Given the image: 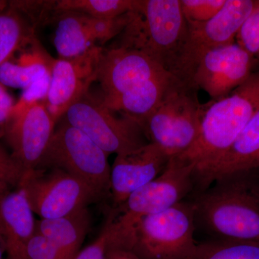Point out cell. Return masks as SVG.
<instances>
[{"mask_svg":"<svg viewBox=\"0 0 259 259\" xmlns=\"http://www.w3.org/2000/svg\"><path fill=\"white\" fill-rule=\"evenodd\" d=\"M8 5H9L8 2L0 0V13L5 11V9L8 8Z\"/></svg>","mask_w":259,"mask_h":259,"instance_id":"obj_33","label":"cell"},{"mask_svg":"<svg viewBox=\"0 0 259 259\" xmlns=\"http://www.w3.org/2000/svg\"><path fill=\"white\" fill-rule=\"evenodd\" d=\"M18 189L41 219L64 217L101 200L88 186L58 168H35L25 174Z\"/></svg>","mask_w":259,"mask_h":259,"instance_id":"obj_9","label":"cell"},{"mask_svg":"<svg viewBox=\"0 0 259 259\" xmlns=\"http://www.w3.org/2000/svg\"><path fill=\"white\" fill-rule=\"evenodd\" d=\"M258 0H226L214 18L203 23H188L187 37L177 64L176 76L192 83L196 68L209 51L236 42L240 28Z\"/></svg>","mask_w":259,"mask_h":259,"instance_id":"obj_10","label":"cell"},{"mask_svg":"<svg viewBox=\"0 0 259 259\" xmlns=\"http://www.w3.org/2000/svg\"><path fill=\"white\" fill-rule=\"evenodd\" d=\"M13 63L8 61L0 66V83L5 88L25 90L51 71L52 60L47 62L40 56L30 61Z\"/></svg>","mask_w":259,"mask_h":259,"instance_id":"obj_22","label":"cell"},{"mask_svg":"<svg viewBox=\"0 0 259 259\" xmlns=\"http://www.w3.org/2000/svg\"><path fill=\"white\" fill-rule=\"evenodd\" d=\"M194 233L193 207L185 199L163 212L141 218L125 249L141 259H192L197 246Z\"/></svg>","mask_w":259,"mask_h":259,"instance_id":"obj_6","label":"cell"},{"mask_svg":"<svg viewBox=\"0 0 259 259\" xmlns=\"http://www.w3.org/2000/svg\"><path fill=\"white\" fill-rule=\"evenodd\" d=\"M259 110V69L229 95L207 104L197 141L178 157L194 166L199 176L231 147Z\"/></svg>","mask_w":259,"mask_h":259,"instance_id":"obj_2","label":"cell"},{"mask_svg":"<svg viewBox=\"0 0 259 259\" xmlns=\"http://www.w3.org/2000/svg\"><path fill=\"white\" fill-rule=\"evenodd\" d=\"M108 247V233L104 227L98 238L91 244L80 250L73 259H105Z\"/></svg>","mask_w":259,"mask_h":259,"instance_id":"obj_30","label":"cell"},{"mask_svg":"<svg viewBox=\"0 0 259 259\" xmlns=\"http://www.w3.org/2000/svg\"><path fill=\"white\" fill-rule=\"evenodd\" d=\"M51 83V71L35 83L23 90L20 100L15 104L16 107H23L36 102H45Z\"/></svg>","mask_w":259,"mask_h":259,"instance_id":"obj_29","label":"cell"},{"mask_svg":"<svg viewBox=\"0 0 259 259\" xmlns=\"http://www.w3.org/2000/svg\"><path fill=\"white\" fill-rule=\"evenodd\" d=\"M23 177L21 168L0 144V197L12 187L18 189Z\"/></svg>","mask_w":259,"mask_h":259,"instance_id":"obj_27","label":"cell"},{"mask_svg":"<svg viewBox=\"0 0 259 259\" xmlns=\"http://www.w3.org/2000/svg\"><path fill=\"white\" fill-rule=\"evenodd\" d=\"M192 259H259V243L204 241L197 243Z\"/></svg>","mask_w":259,"mask_h":259,"instance_id":"obj_23","label":"cell"},{"mask_svg":"<svg viewBox=\"0 0 259 259\" xmlns=\"http://www.w3.org/2000/svg\"><path fill=\"white\" fill-rule=\"evenodd\" d=\"M226 0H180L184 16L188 23L208 21L221 11Z\"/></svg>","mask_w":259,"mask_h":259,"instance_id":"obj_25","label":"cell"},{"mask_svg":"<svg viewBox=\"0 0 259 259\" xmlns=\"http://www.w3.org/2000/svg\"><path fill=\"white\" fill-rule=\"evenodd\" d=\"M104 49L94 48L72 59H59L51 64V83L46 105L56 122L71 105L88 95L96 81Z\"/></svg>","mask_w":259,"mask_h":259,"instance_id":"obj_12","label":"cell"},{"mask_svg":"<svg viewBox=\"0 0 259 259\" xmlns=\"http://www.w3.org/2000/svg\"><path fill=\"white\" fill-rule=\"evenodd\" d=\"M57 122L46 102L23 107L15 105L5 124L4 136L12 149V156L25 174L35 169L54 135Z\"/></svg>","mask_w":259,"mask_h":259,"instance_id":"obj_11","label":"cell"},{"mask_svg":"<svg viewBox=\"0 0 259 259\" xmlns=\"http://www.w3.org/2000/svg\"><path fill=\"white\" fill-rule=\"evenodd\" d=\"M105 259H141L131 250L120 248H107Z\"/></svg>","mask_w":259,"mask_h":259,"instance_id":"obj_32","label":"cell"},{"mask_svg":"<svg viewBox=\"0 0 259 259\" xmlns=\"http://www.w3.org/2000/svg\"><path fill=\"white\" fill-rule=\"evenodd\" d=\"M187 31L180 0H138L119 47L144 53L176 76Z\"/></svg>","mask_w":259,"mask_h":259,"instance_id":"obj_3","label":"cell"},{"mask_svg":"<svg viewBox=\"0 0 259 259\" xmlns=\"http://www.w3.org/2000/svg\"><path fill=\"white\" fill-rule=\"evenodd\" d=\"M90 225L91 216L86 207L64 217L36 221L35 233L49 240L61 258L73 259L79 253Z\"/></svg>","mask_w":259,"mask_h":259,"instance_id":"obj_19","label":"cell"},{"mask_svg":"<svg viewBox=\"0 0 259 259\" xmlns=\"http://www.w3.org/2000/svg\"><path fill=\"white\" fill-rule=\"evenodd\" d=\"M195 187L194 165L178 156L171 158L161 175L110 211L105 225L108 248L125 249L131 232L141 218L163 212L185 200Z\"/></svg>","mask_w":259,"mask_h":259,"instance_id":"obj_4","label":"cell"},{"mask_svg":"<svg viewBox=\"0 0 259 259\" xmlns=\"http://www.w3.org/2000/svg\"><path fill=\"white\" fill-rule=\"evenodd\" d=\"M35 223L23 191L17 189L0 197V238L8 259H25L27 245L35 233Z\"/></svg>","mask_w":259,"mask_h":259,"instance_id":"obj_16","label":"cell"},{"mask_svg":"<svg viewBox=\"0 0 259 259\" xmlns=\"http://www.w3.org/2000/svg\"><path fill=\"white\" fill-rule=\"evenodd\" d=\"M197 92L193 83L179 80L145 123L149 143L157 145L171 158L188 151L198 138L207 105L199 102Z\"/></svg>","mask_w":259,"mask_h":259,"instance_id":"obj_5","label":"cell"},{"mask_svg":"<svg viewBox=\"0 0 259 259\" xmlns=\"http://www.w3.org/2000/svg\"><path fill=\"white\" fill-rule=\"evenodd\" d=\"M5 251L4 244H3V241H2L1 238H0V259H3V253Z\"/></svg>","mask_w":259,"mask_h":259,"instance_id":"obj_34","label":"cell"},{"mask_svg":"<svg viewBox=\"0 0 259 259\" xmlns=\"http://www.w3.org/2000/svg\"><path fill=\"white\" fill-rule=\"evenodd\" d=\"M56 15L54 45L59 59H72L99 47L89 30L86 15L75 12Z\"/></svg>","mask_w":259,"mask_h":259,"instance_id":"obj_20","label":"cell"},{"mask_svg":"<svg viewBox=\"0 0 259 259\" xmlns=\"http://www.w3.org/2000/svg\"><path fill=\"white\" fill-rule=\"evenodd\" d=\"M25 259H62L59 252L45 237L35 233L28 242Z\"/></svg>","mask_w":259,"mask_h":259,"instance_id":"obj_28","label":"cell"},{"mask_svg":"<svg viewBox=\"0 0 259 259\" xmlns=\"http://www.w3.org/2000/svg\"><path fill=\"white\" fill-rule=\"evenodd\" d=\"M259 169V110L223 156L197 179L194 192L205 190L220 177Z\"/></svg>","mask_w":259,"mask_h":259,"instance_id":"obj_17","label":"cell"},{"mask_svg":"<svg viewBox=\"0 0 259 259\" xmlns=\"http://www.w3.org/2000/svg\"><path fill=\"white\" fill-rule=\"evenodd\" d=\"M179 80L172 74L155 78L110 101L102 102L112 111L134 120L144 130L148 117L161 103L167 91Z\"/></svg>","mask_w":259,"mask_h":259,"instance_id":"obj_18","label":"cell"},{"mask_svg":"<svg viewBox=\"0 0 259 259\" xmlns=\"http://www.w3.org/2000/svg\"><path fill=\"white\" fill-rule=\"evenodd\" d=\"M107 157L87 135L64 118L35 168L62 170L88 186L102 200L110 198L111 168Z\"/></svg>","mask_w":259,"mask_h":259,"instance_id":"obj_7","label":"cell"},{"mask_svg":"<svg viewBox=\"0 0 259 259\" xmlns=\"http://www.w3.org/2000/svg\"><path fill=\"white\" fill-rule=\"evenodd\" d=\"M258 64L235 42L206 54L196 68L192 83L208 94L212 102L218 101L244 83Z\"/></svg>","mask_w":259,"mask_h":259,"instance_id":"obj_13","label":"cell"},{"mask_svg":"<svg viewBox=\"0 0 259 259\" xmlns=\"http://www.w3.org/2000/svg\"><path fill=\"white\" fill-rule=\"evenodd\" d=\"M28 29L20 15L11 9L0 13V66L9 61L28 37Z\"/></svg>","mask_w":259,"mask_h":259,"instance_id":"obj_24","label":"cell"},{"mask_svg":"<svg viewBox=\"0 0 259 259\" xmlns=\"http://www.w3.org/2000/svg\"><path fill=\"white\" fill-rule=\"evenodd\" d=\"M236 42L249 55L259 59V0L256 6L240 28Z\"/></svg>","mask_w":259,"mask_h":259,"instance_id":"obj_26","label":"cell"},{"mask_svg":"<svg viewBox=\"0 0 259 259\" xmlns=\"http://www.w3.org/2000/svg\"><path fill=\"white\" fill-rule=\"evenodd\" d=\"M138 0H57L54 13L75 12L97 19H112L134 11Z\"/></svg>","mask_w":259,"mask_h":259,"instance_id":"obj_21","label":"cell"},{"mask_svg":"<svg viewBox=\"0 0 259 259\" xmlns=\"http://www.w3.org/2000/svg\"><path fill=\"white\" fill-rule=\"evenodd\" d=\"M63 117L108 155L127 152L149 143L139 124L112 111L101 99L90 93L71 105Z\"/></svg>","mask_w":259,"mask_h":259,"instance_id":"obj_8","label":"cell"},{"mask_svg":"<svg viewBox=\"0 0 259 259\" xmlns=\"http://www.w3.org/2000/svg\"><path fill=\"white\" fill-rule=\"evenodd\" d=\"M15 105L13 97L0 83V125L4 126L10 120Z\"/></svg>","mask_w":259,"mask_h":259,"instance_id":"obj_31","label":"cell"},{"mask_svg":"<svg viewBox=\"0 0 259 259\" xmlns=\"http://www.w3.org/2000/svg\"><path fill=\"white\" fill-rule=\"evenodd\" d=\"M170 74L141 51L119 47L104 50L97 79L101 87L100 99L110 101L148 80Z\"/></svg>","mask_w":259,"mask_h":259,"instance_id":"obj_14","label":"cell"},{"mask_svg":"<svg viewBox=\"0 0 259 259\" xmlns=\"http://www.w3.org/2000/svg\"><path fill=\"white\" fill-rule=\"evenodd\" d=\"M189 200L208 241L259 243V169L220 177Z\"/></svg>","mask_w":259,"mask_h":259,"instance_id":"obj_1","label":"cell"},{"mask_svg":"<svg viewBox=\"0 0 259 259\" xmlns=\"http://www.w3.org/2000/svg\"><path fill=\"white\" fill-rule=\"evenodd\" d=\"M170 159L153 143L117 154L110 174L112 209L119 207L131 194L161 175Z\"/></svg>","mask_w":259,"mask_h":259,"instance_id":"obj_15","label":"cell"}]
</instances>
